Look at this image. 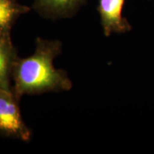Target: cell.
Returning <instances> with one entry per match:
<instances>
[{
  "instance_id": "obj_4",
  "label": "cell",
  "mask_w": 154,
  "mask_h": 154,
  "mask_svg": "<svg viewBox=\"0 0 154 154\" xmlns=\"http://www.w3.org/2000/svg\"><path fill=\"white\" fill-rule=\"evenodd\" d=\"M87 0H34L33 9L48 19L69 18L76 14Z\"/></svg>"
},
{
  "instance_id": "obj_5",
  "label": "cell",
  "mask_w": 154,
  "mask_h": 154,
  "mask_svg": "<svg viewBox=\"0 0 154 154\" xmlns=\"http://www.w3.org/2000/svg\"><path fill=\"white\" fill-rule=\"evenodd\" d=\"M17 58V50L11 36H0V87L11 90L13 67Z\"/></svg>"
},
{
  "instance_id": "obj_3",
  "label": "cell",
  "mask_w": 154,
  "mask_h": 154,
  "mask_svg": "<svg viewBox=\"0 0 154 154\" xmlns=\"http://www.w3.org/2000/svg\"><path fill=\"white\" fill-rule=\"evenodd\" d=\"M126 0H99L97 11L106 36L113 33H125L131 30L128 20L122 16Z\"/></svg>"
},
{
  "instance_id": "obj_6",
  "label": "cell",
  "mask_w": 154,
  "mask_h": 154,
  "mask_svg": "<svg viewBox=\"0 0 154 154\" xmlns=\"http://www.w3.org/2000/svg\"><path fill=\"white\" fill-rule=\"evenodd\" d=\"M29 10V7L17 0H0V36H11V29L17 19Z\"/></svg>"
},
{
  "instance_id": "obj_2",
  "label": "cell",
  "mask_w": 154,
  "mask_h": 154,
  "mask_svg": "<svg viewBox=\"0 0 154 154\" xmlns=\"http://www.w3.org/2000/svg\"><path fill=\"white\" fill-rule=\"evenodd\" d=\"M19 101L12 90L0 87V134L28 141L32 132L22 119Z\"/></svg>"
},
{
  "instance_id": "obj_1",
  "label": "cell",
  "mask_w": 154,
  "mask_h": 154,
  "mask_svg": "<svg viewBox=\"0 0 154 154\" xmlns=\"http://www.w3.org/2000/svg\"><path fill=\"white\" fill-rule=\"evenodd\" d=\"M62 51L59 40L37 37L36 49L26 58H17L12 71V88L17 99L25 94L69 91L72 82L65 71L56 69L54 60Z\"/></svg>"
}]
</instances>
